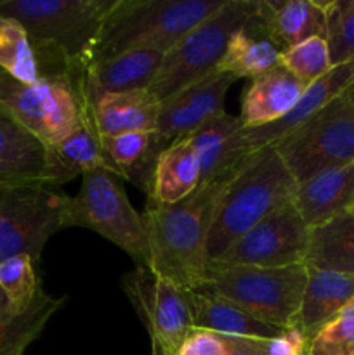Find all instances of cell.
Segmentation results:
<instances>
[{
  "mask_svg": "<svg viewBox=\"0 0 354 355\" xmlns=\"http://www.w3.org/2000/svg\"><path fill=\"white\" fill-rule=\"evenodd\" d=\"M228 180L201 184L172 205L148 201L141 215L151 272L186 291L200 290L207 277V245L215 205Z\"/></svg>",
  "mask_w": 354,
  "mask_h": 355,
  "instance_id": "6da1fadb",
  "label": "cell"
},
{
  "mask_svg": "<svg viewBox=\"0 0 354 355\" xmlns=\"http://www.w3.org/2000/svg\"><path fill=\"white\" fill-rule=\"evenodd\" d=\"M115 0H0V16L26 30L42 76L89 68L104 16Z\"/></svg>",
  "mask_w": 354,
  "mask_h": 355,
  "instance_id": "7a4b0ae2",
  "label": "cell"
},
{
  "mask_svg": "<svg viewBox=\"0 0 354 355\" xmlns=\"http://www.w3.org/2000/svg\"><path fill=\"white\" fill-rule=\"evenodd\" d=\"M297 182L274 148L246 158L233 173L215 205L208 236V263L221 259L233 243L294 200Z\"/></svg>",
  "mask_w": 354,
  "mask_h": 355,
  "instance_id": "3957f363",
  "label": "cell"
},
{
  "mask_svg": "<svg viewBox=\"0 0 354 355\" xmlns=\"http://www.w3.org/2000/svg\"><path fill=\"white\" fill-rule=\"evenodd\" d=\"M226 0H115L104 16L90 62L128 51L167 52Z\"/></svg>",
  "mask_w": 354,
  "mask_h": 355,
  "instance_id": "277c9868",
  "label": "cell"
},
{
  "mask_svg": "<svg viewBox=\"0 0 354 355\" xmlns=\"http://www.w3.org/2000/svg\"><path fill=\"white\" fill-rule=\"evenodd\" d=\"M307 283L304 263L290 267L208 263L200 290L231 302L252 318L276 328L295 326Z\"/></svg>",
  "mask_w": 354,
  "mask_h": 355,
  "instance_id": "5b68a950",
  "label": "cell"
},
{
  "mask_svg": "<svg viewBox=\"0 0 354 355\" xmlns=\"http://www.w3.org/2000/svg\"><path fill=\"white\" fill-rule=\"evenodd\" d=\"M257 7L259 0H226L212 16L165 52L149 92L162 103L184 87L217 71L231 37L255 19Z\"/></svg>",
  "mask_w": 354,
  "mask_h": 355,
  "instance_id": "8992f818",
  "label": "cell"
},
{
  "mask_svg": "<svg viewBox=\"0 0 354 355\" xmlns=\"http://www.w3.org/2000/svg\"><path fill=\"white\" fill-rule=\"evenodd\" d=\"M87 68L19 82L0 69V110L45 148L66 137L80 120V80Z\"/></svg>",
  "mask_w": 354,
  "mask_h": 355,
  "instance_id": "52a82bcc",
  "label": "cell"
},
{
  "mask_svg": "<svg viewBox=\"0 0 354 355\" xmlns=\"http://www.w3.org/2000/svg\"><path fill=\"white\" fill-rule=\"evenodd\" d=\"M106 170L82 175L76 196H68V227H85L124 250L137 267H148L149 250L142 215L128 201L124 186Z\"/></svg>",
  "mask_w": 354,
  "mask_h": 355,
  "instance_id": "ba28073f",
  "label": "cell"
},
{
  "mask_svg": "<svg viewBox=\"0 0 354 355\" xmlns=\"http://www.w3.org/2000/svg\"><path fill=\"white\" fill-rule=\"evenodd\" d=\"M295 182L354 163V106L346 96L330 101L304 125L273 146Z\"/></svg>",
  "mask_w": 354,
  "mask_h": 355,
  "instance_id": "9c48e42d",
  "label": "cell"
},
{
  "mask_svg": "<svg viewBox=\"0 0 354 355\" xmlns=\"http://www.w3.org/2000/svg\"><path fill=\"white\" fill-rule=\"evenodd\" d=\"M68 196L52 187L0 191V263L16 255L40 262L45 245L66 222Z\"/></svg>",
  "mask_w": 354,
  "mask_h": 355,
  "instance_id": "30bf717a",
  "label": "cell"
},
{
  "mask_svg": "<svg viewBox=\"0 0 354 355\" xmlns=\"http://www.w3.org/2000/svg\"><path fill=\"white\" fill-rule=\"evenodd\" d=\"M121 288L151 340V355H177L193 331L187 291L156 276L148 267H135L121 277Z\"/></svg>",
  "mask_w": 354,
  "mask_h": 355,
  "instance_id": "8fae6325",
  "label": "cell"
},
{
  "mask_svg": "<svg viewBox=\"0 0 354 355\" xmlns=\"http://www.w3.org/2000/svg\"><path fill=\"white\" fill-rule=\"evenodd\" d=\"M309 225L302 220L294 200L281 205L236 239L217 266L290 267L304 263Z\"/></svg>",
  "mask_w": 354,
  "mask_h": 355,
  "instance_id": "7c38bea8",
  "label": "cell"
},
{
  "mask_svg": "<svg viewBox=\"0 0 354 355\" xmlns=\"http://www.w3.org/2000/svg\"><path fill=\"white\" fill-rule=\"evenodd\" d=\"M354 82V62L333 66L325 76L316 80L314 83L305 89L304 96L297 103V106L285 114L281 120L273 121L269 125L255 128H239L233 135L229 142L228 151V166L229 177L239 168L243 162L255 153L262 151L266 148H273L276 142L290 135L297 130L301 125H304L314 113H318L321 107H325L330 101L342 96L351 83Z\"/></svg>",
  "mask_w": 354,
  "mask_h": 355,
  "instance_id": "4fadbf2b",
  "label": "cell"
},
{
  "mask_svg": "<svg viewBox=\"0 0 354 355\" xmlns=\"http://www.w3.org/2000/svg\"><path fill=\"white\" fill-rule=\"evenodd\" d=\"M236 78L228 73H210L162 101L158 123L153 132L151 158L156 159L172 142L186 139L198 127L224 111L228 90Z\"/></svg>",
  "mask_w": 354,
  "mask_h": 355,
  "instance_id": "5bb4252c",
  "label": "cell"
},
{
  "mask_svg": "<svg viewBox=\"0 0 354 355\" xmlns=\"http://www.w3.org/2000/svg\"><path fill=\"white\" fill-rule=\"evenodd\" d=\"M92 87L87 69L80 80V120L76 127L58 144L47 148L49 173L52 187L71 182L90 170H106L124 180L104 149L92 111Z\"/></svg>",
  "mask_w": 354,
  "mask_h": 355,
  "instance_id": "9a60e30c",
  "label": "cell"
},
{
  "mask_svg": "<svg viewBox=\"0 0 354 355\" xmlns=\"http://www.w3.org/2000/svg\"><path fill=\"white\" fill-rule=\"evenodd\" d=\"M52 187L47 148L0 110V191Z\"/></svg>",
  "mask_w": 354,
  "mask_h": 355,
  "instance_id": "2e32d148",
  "label": "cell"
},
{
  "mask_svg": "<svg viewBox=\"0 0 354 355\" xmlns=\"http://www.w3.org/2000/svg\"><path fill=\"white\" fill-rule=\"evenodd\" d=\"M255 19L260 23L264 37L281 51L307 38L326 37L325 2L259 0Z\"/></svg>",
  "mask_w": 354,
  "mask_h": 355,
  "instance_id": "e0dca14e",
  "label": "cell"
},
{
  "mask_svg": "<svg viewBox=\"0 0 354 355\" xmlns=\"http://www.w3.org/2000/svg\"><path fill=\"white\" fill-rule=\"evenodd\" d=\"M294 205L309 229L354 211V163L325 170L297 184Z\"/></svg>",
  "mask_w": 354,
  "mask_h": 355,
  "instance_id": "ac0fdd59",
  "label": "cell"
},
{
  "mask_svg": "<svg viewBox=\"0 0 354 355\" xmlns=\"http://www.w3.org/2000/svg\"><path fill=\"white\" fill-rule=\"evenodd\" d=\"M307 87L278 66L252 80L242 99L243 128H255L281 120L290 113Z\"/></svg>",
  "mask_w": 354,
  "mask_h": 355,
  "instance_id": "d6986e66",
  "label": "cell"
},
{
  "mask_svg": "<svg viewBox=\"0 0 354 355\" xmlns=\"http://www.w3.org/2000/svg\"><path fill=\"white\" fill-rule=\"evenodd\" d=\"M92 97L94 120L103 139L127 132H155L162 103L148 89L121 94H101L92 89Z\"/></svg>",
  "mask_w": 354,
  "mask_h": 355,
  "instance_id": "ffe728a7",
  "label": "cell"
},
{
  "mask_svg": "<svg viewBox=\"0 0 354 355\" xmlns=\"http://www.w3.org/2000/svg\"><path fill=\"white\" fill-rule=\"evenodd\" d=\"M354 298V276L307 267V283L295 326L311 340Z\"/></svg>",
  "mask_w": 354,
  "mask_h": 355,
  "instance_id": "44dd1931",
  "label": "cell"
},
{
  "mask_svg": "<svg viewBox=\"0 0 354 355\" xmlns=\"http://www.w3.org/2000/svg\"><path fill=\"white\" fill-rule=\"evenodd\" d=\"M165 52L141 49L96 61L87 68L92 89L101 94H121L149 89L160 71Z\"/></svg>",
  "mask_w": 354,
  "mask_h": 355,
  "instance_id": "7402d4cb",
  "label": "cell"
},
{
  "mask_svg": "<svg viewBox=\"0 0 354 355\" xmlns=\"http://www.w3.org/2000/svg\"><path fill=\"white\" fill-rule=\"evenodd\" d=\"M193 314V328L236 338L271 340L283 329L252 318L231 302L222 300L203 291H187Z\"/></svg>",
  "mask_w": 354,
  "mask_h": 355,
  "instance_id": "603a6c76",
  "label": "cell"
},
{
  "mask_svg": "<svg viewBox=\"0 0 354 355\" xmlns=\"http://www.w3.org/2000/svg\"><path fill=\"white\" fill-rule=\"evenodd\" d=\"M200 187V162L189 139H180L163 149L153 172L148 201L172 205Z\"/></svg>",
  "mask_w": 354,
  "mask_h": 355,
  "instance_id": "cb8c5ba5",
  "label": "cell"
},
{
  "mask_svg": "<svg viewBox=\"0 0 354 355\" xmlns=\"http://www.w3.org/2000/svg\"><path fill=\"white\" fill-rule=\"evenodd\" d=\"M304 266L354 276V211L309 229Z\"/></svg>",
  "mask_w": 354,
  "mask_h": 355,
  "instance_id": "d4e9b609",
  "label": "cell"
},
{
  "mask_svg": "<svg viewBox=\"0 0 354 355\" xmlns=\"http://www.w3.org/2000/svg\"><path fill=\"white\" fill-rule=\"evenodd\" d=\"M65 302V297H49L42 290L24 314L12 315L0 290V355H24Z\"/></svg>",
  "mask_w": 354,
  "mask_h": 355,
  "instance_id": "484cf974",
  "label": "cell"
},
{
  "mask_svg": "<svg viewBox=\"0 0 354 355\" xmlns=\"http://www.w3.org/2000/svg\"><path fill=\"white\" fill-rule=\"evenodd\" d=\"M239 128H243L239 116L222 111L187 137L200 162V186L231 179L228 166L229 142Z\"/></svg>",
  "mask_w": 354,
  "mask_h": 355,
  "instance_id": "4316f807",
  "label": "cell"
},
{
  "mask_svg": "<svg viewBox=\"0 0 354 355\" xmlns=\"http://www.w3.org/2000/svg\"><path fill=\"white\" fill-rule=\"evenodd\" d=\"M281 49L266 37H255L246 28L236 31L229 40L224 58L219 62L221 73L239 78H257L280 66Z\"/></svg>",
  "mask_w": 354,
  "mask_h": 355,
  "instance_id": "83f0119b",
  "label": "cell"
},
{
  "mask_svg": "<svg viewBox=\"0 0 354 355\" xmlns=\"http://www.w3.org/2000/svg\"><path fill=\"white\" fill-rule=\"evenodd\" d=\"M0 69L19 82L42 78L37 52L26 30L12 17L0 16Z\"/></svg>",
  "mask_w": 354,
  "mask_h": 355,
  "instance_id": "f1b7e54d",
  "label": "cell"
},
{
  "mask_svg": "<svg viewBox=\"0 0 354 355\" xmlns=\"http://www.w3.org/2000/svg\"><path fill=\"white\" fill-rule=\"evenodd\" d=\"M35 266L30 255L10 257L0 263V290L12 315L24 314L40 295L42 286Z\"/></svg>",
  "mask_w": 354,
  "mask_h": 355,
  "instance_id": "f546056e",
  "label": "cell"
},
{
  "mask_svg": "<svg viewBox=\"0 0 354 355\" xmlns=\"http://www.w3.org/2000/svg\"><path fill=\"white\" fill-rule=\"evenodd\" d=\"M280 66L292 73L305 87L325 76L333 68L328 44L321 37L307 38L294 47L281 51Z\"/></svg>",
  "mask_w": 354,
  "mask_h": 355,
  "instance_id": "4dcf8cb0",
  "label": "cell"
},
{
  "mask_svg": "<svg viewBox=\"0 0 354 355\" xmlns=\"http://www.w3.org/2000/svg\"><path fill=\"white\" fill-rule=\"evenodd\" d=\"M325 10L332 66L354 62V0H326Z\"/></svg>",
  "mask_w": 354,
  "mask_h": 355,
  "instance_id": "1f68e13d",
  "label": "cell"
},
{
  "mask_svg": "<svg viewBox=\"0 0 354 355\" xmlns=\"http://www.w3.org/2000/svg\"><path fill=\"white\" fill-rule=\"evenodd\" d=\"M307 355H354V298L311 340Z\"/></svg>",
  "mask_w": 354,
  "mask_h": 355,
  "instance_id": "d6a6232c",
  "label": "cell"
},
{
  "mask_svg": "<svg viewBox=\"0 0 354 355\" xmlns=\"http://www.w3.org/2000/svg\"><path fill=\"white\" fill-rule=\"evenodd\" d=\"M228 352V340L217 333L193 329L177 355H226Z\"/></svg>",
  "mask_w": 354,
  "mask_h": 355,
  "instance_id": "836d02e7",
  "label": "cell"
},
{
  "mask_svg": "<svg viewBox=\"0 0 354 355\" xmlns=\"http://www.w3.org/2000/svg\"><path fill=\"white\" fill-rule=\"evenodd\" d=\"M309 338L297 328L283 329L276 338L267 340V355H307Z\"/></svg>",
  "mask_w": 354,
  "mask_h": 355,
  "instance_id": "e575fe53",
  "label": "cell"
},
{
  "mask_svg": "<svg viewBox=\"0 0 354 355\" xmlns=\"http://www.w3.org/2000/svg\"><path fill=\"white\" fill-rule=\"evenodd\" d=\"M226 340H228L226 355H267V340L236 338V336H226Z\"/></svg>",
  "mask_w": 354,
  "mask_h": 355,
  "instance_id": "d590c367",
  "label": "cell"
},
{
  "mask_svg": "<svg viewBox=\"0 0 354 355\" xmlns=\"http://www.w3.org/2000/svg\"><path fill=\"white\" fill-rule=\"evenodd\" d=\"M344 96H346L347 99H349L351 103H353V106H354V82L351 83V87H349V89H347L346 92H344Z\"/></svg>",
  "mask_w": 354,
  "mask_h": 355,
  "instance_id": "8d00e7d4",
  "label": "cell"
}]
</instances>
